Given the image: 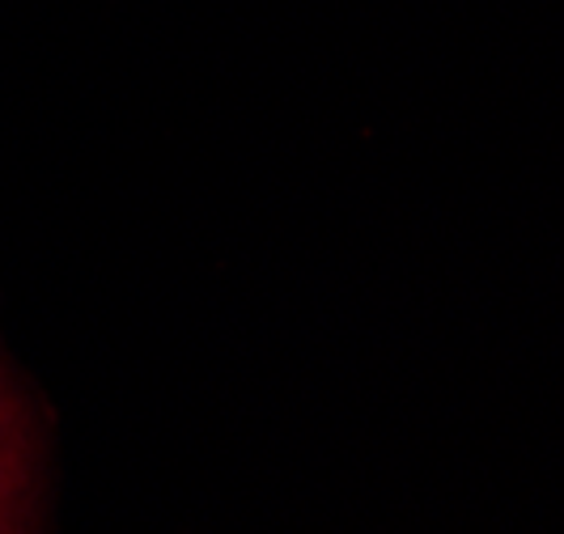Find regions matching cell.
I'll list each match as a JSON object with an SVG mask.
<instances>
[{
	"instance_id": "1",
	"label": "cell",
	"mask_w": 564,
	"mask_h": 534,
	"mask_svg": "<svg viewBox=\"0 0 564 534\" xmlns=\"http://www.w3.org/2000/svg\"><path fill=\"white\" fill-rule=\"evenodd\" d=\"M34 446L26 407L0 369V534H34Z\"/></svg>"
}]
</instances>
